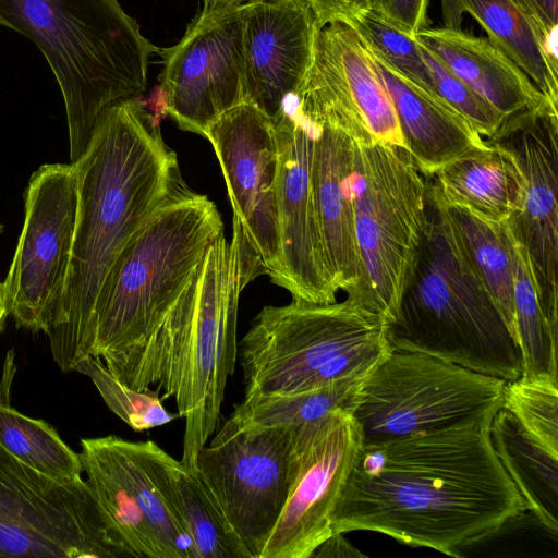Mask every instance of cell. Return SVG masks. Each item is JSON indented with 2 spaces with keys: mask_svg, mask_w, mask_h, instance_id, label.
I'll return each instance as SVG.
<instances>
[{
  "mask_svg": "<svg viewBox=\"0 0 558 558\" xmlns=\"http://www.w3.org/2000/svg\"><path fill=\"white\" fill-rule=\"evenodd\" d=\"M525 511L489 427L466 426L362 445L331 527L460 557Z\"/></svg>",
  "mask_w": 558,
  "mask_h": 558,
  "instance_id": "6da1fadb",
  "label": "cell"
},
{
  "mask_svg": "<svg viewBox=\"0 0 558 558\" xmlns=\"http://www.w3.org/2000/svg\"><path fill=\"white\" fill-rule=\"evenodd\" d=\"M78 205L71 259L46 333L63 372L90 356L92 320L102 282L131 236L163 205L190 189L159 120L138 98L108 108L75 162Z\"/></svg>",
  "mask_w": 558,
  "mask_h": 558,
  "instance_id": "7a4b0ae2",
  "label": "cell"
},
{
  "mask_svg": "<svg viewBox=\"0 0 558 558\" xmlns=\"http://www.w3.org/2000/svg\"><path fill=\"white\" fill-rule=\"evenodd\" d=\"M223 233L216 205L187 191L160 207L112 263L93 313L90 356L138 391L166 372L170 311Z\"/></svg>",
  "mask_w": 558,
  "mask_h": 558,
  "instance_id": "3957f363",
  "label": "cell"
},
{
  "mask_svg": "<svg viewBox=\"0 0 558 558\" xmlns=\"http://www.w3.org/2000/svg\"><path fill=\"white\" fill-rule=\"evenodd\" d=\"M387 337L392 350L506 381L521 376L519 345L430 184L421 243Z\"/></svg>",
  "mask_w": 558,
  "mask_h": 558,
  "instance_id": "277c9868",
  "label": "cell"
},
{
  "mask_svg": "<svg viewBox=\"0 0 558 558\" xmlns=\"http://www.w3.org/2000/svg\"><path fill=\"white\" fill-rule=\"evenodd\" d=\"M0 25L29 38L53 72L71 162L108 108L144 94L150 57L159 51L118 0H0Z\"/></svg>",
  "mask_w": 558,
  "mask_h": 558,
  "instance_id": "5b68a950",
  "label": "cell"
},
{
  "mask_svg": "<svg viewBox=\"0 0 558 558\" xmlns=\"http://www.w3.org/2000/svg\"><path fill=\"white\" fill-rule=\"evenodd\" d=\"M240 349L244 396L364 379L392 352L387 320L348 298L332 303L293 299L287 305L265 306Z\"/></svg>",
  "mask_w": 558,
  "mask_h": 558,
  "instance_id": "8992f818",
  "label": "cell"
},
{
  "mask_svg": "<svg viewBox=\"0 0 558 558\" xmlns=\"http://www.w3.org/2000/svg\"><path fill=\"white\" fill-rule=\"evenodd\" d=\"M252 280L238 240L229 244L222 233L173 306L167 368L156 390L174 398L185 421L180 462L186 468H196L217 427L238 356L239 299Z\"/></svg>",
  "mask_w": 558,
  "mask_h": 558,
  "instance_id": "52a82bcc",
  "label": "cell"
},
{
  "mask_svg": "<svg viewBox=\"0 0 558 558\" xmlns=\"http://www.w3.org/2000/svg\"><path fill=\"white\" fill-rule=\"evenodd\" d=\"M429 178L403 147L354 140L353 203L366 308L395 320L421 243Z\"/></svg>",
  "mask_w": 558,
  "mask_h": 558,
  "instance_id": "ba28073f",
  "label": "cell"
},
{
  "mask_svg": "<svg viewBox=\"0 0 558 558\" xmlns=\"http://www.w3.org/2000/svg\"><path fill=\"white\" fill-rule=\"evenodd\" d=\"M506 380L421 352L392 350L363 381L351 410L362 445L448 428L489 427Z\"/></svg>",
  "mask_w": 558,
  "mask_h": 558,
  "instance_id": "9c48e42d",
  "label": "cell"
},
{
  "mask_svg": "<svg viewBox=\"0 0 558 558\" xmlns=\"http://www.w3.org/2000/svg\"><path fill=\"white\" fill-rule=\"evenodd\" d=\"M0 557L118 558L85 480L59 483L0 444Z\"/></svg>",
  "mask_w": 558,
  "mask_h": 558,
  "instance_id": "30bf717a",
  "label": "cell"
},
{
  "mask_svg": "<svg viewBox=\"0 0 558 558\" xmlns=\"http://www.w3.org/2000/svg\"><path fill=\"white\" fill-rule=\"evenodd\" d=\"M78 205L74 162L33 172L21 235L3 282L9 316L17 327L47 333L69 270Z\"/></svg>",
  "mask_w": 558,
  "mask_h": 558,
  "instance_id": "8fae6325",
  "label": "cell"
},
{
  "mask_svg": "<svg viewBox=\"0 0 558 558\" xmlns=\"http://www.w3.org/2000/svg\"><path fill=\"white\" fill-rule=\"evenodd\" d=\"M292 426L220 428L196 469L251 558H260L287 501L295 470Z\"/></svg>",
  "mask_w": 558,
  "mask_h": 558,
  "instance_id": "7c38bea8",
  "label": "cell"
},
{
  "mask_svg": "<svg viewBox=\"0 0 558 558\" xmlns=\"http://www.w3.org/2000/svg\"><path fill=\"white\" fill-rule=\"evenodd\" d=\"M296 470L260 558H310L332 534L331 518L362 447L351 411L295 426Z\"/></svg>",
  "mask_w": 558,
  "mask_h": 558,
  "instance_id": "4fadbf2b",
  "label": "cell"
},
{
  "mask_svg": "<svg viewBox=\"0 0 558 558\" xmlns=\"http://www.w3.org/2000/svg\"><path fill=\"white\" fill-rule=\"evenodd\" d=\"M243 7L199 11L174 46L158 51L165 110L184 131L204 136L244 102Z\"/></svg>",
  "mask_w": 558,
  "mask_h": 558,
  "instance_id": "5bb4252c",
  "label": "cell"
},
{
  "mask_svg": "<svg viewBox=\"0 0 558 558\" xmlns=\"http://www.w3.org/2000/svg\"><path fill=\"white\" fill-rule=\"evenodd\" d=\"M278 145L276 207L281 274L278 286L293 299L332 303L338 289L328 262L312 185L315 125L295 95L272 120Z\"/></svg>",
  "mask_w": 558,
  "mask_h": 558,
  "instance_id": "9a60e30c",
  "label": "cell"
},
{
  "mask_svg": "<svg viewBox=\"0 0 558 558\" xmlns=\"http://www.w3.org/2000/svg\"><path fill=\"white\" fill-rule=\"evenodd\" d=\"M225 177L236 225L264 275L279 283L280 242L276 207L278 145L272 120L250 102L221 113L207 128Z\"/></svg>",
  "mask_w": 558,
  "mask_h": 558,
  "instance_id": "2e32d148",
  "label": "cell"
},
{
  "mask_svg": "<svg viewBox=\"0 0 558 558\" xmlns=\"http://www.w3.org/2000/svg\"><path fill=\"white\" fill-rule=\"evenodd\" d=\"M489 140L509 151L520 169L521 204L506 222L529 255L546 315L558 324V108L508 118Z\"/></svg>",
  "mask_w": 558,
  "mask_h": 558,
  "instance_id": "e0dca14e",
  "label": "cell"
},
{
  "mask_svg": "<svg viewBox=\"0 0 558 558\" xmlns=\"http://www.w3.org/2000/svg\"><path fill=\"white\" fill-rule=\"evenodd\" d=\"M311 120H331L360 135L404 146L391 98L375 62L353 28L344 23L318 32L313 63L294 93Z\"/></svg>",
  "mask_w": 558,
  "mask_h": 558,
  "instance_id": "ac0fdd59",
  "label": "cell"
},
{
  "mask_svg": "<svg viewBox=\"0 0 558 558\" xmlns=\"http://www.w3.org/2000/svg\"><path fill=\"white\" fill-rule=\"evenodd\" d=\"M319 29L306 0L244 4V101L274 120L287 96L305 80Z\"/></svg>",
  "mask_w": 558,
  "mask_h": 558,
  "instance_id": "d6986e66",
  "label": "cell"
},
{
  "mask_svg": "<svg viewBox=\"0 0 558 558\" xmlns=\"http://www.w3.org/2000/svg\"><path fill=\"white\" fill-rule=\"evenodd\" d=\"M311 122L315 125L312 185L333 281L338 291L366 308L365 272L354 225L355 136L331 120Z\"/></svg>",
  "mask_w": 558,
  "mask_h": 558,
  "instance_id": "ffe728a7",
  "label": "cell"
},
{
  "mask_svg": "<svg viewBox=\"0 0 558 558\" xmlns=\"http://www.w3.org/2000/svg\"><path fill=\"white\" fill-rule=\"evenodd\" d=\"M373 59L391 98L405 149L423 174L432 177L445 165L489 147L469 121L437 94Z\"/></svg>",
  "mask_w": 558,
  "mask_h": 558,
  "instance_id": "44dd1931",
  "label": "cell"
},
{
  "mask_svg": "<svg viewBox=\"0 0 558 558\" xmlns=\"http://www.w3.org/2000/svg\"><path fill=\"white\" fill-rule=\"evenodd\" d=\"M414 37L506 119L530 109L558 108L488 38L448 27H427Z\"/></svg>",
  "mask_w": 558,
  "mask_h": 558,
  "instance_id": "7402d4cb",
  "label": "cell"
},
{
  "mask_svg": "<svg viewBox=\"0 0 558 558\" xmlns=\"http://www.w3.org/2000/svg\"><path fill=\"white\" fill-rule=\"evenodd\" d=\"M163 558H196L172 480L175 459L153 440L105 436Z\"/></svg>",
  "mask_w": 558,
  "mask_h": 558,
  "instance_id": "603a6c76",
  "label": "cell"
},
{
  "mask_svg": "<svg viewBox=\"0 0 558 558\" xmlns=\"http://www.w3.org/2000/svg\"><path fill=\"white\" fill-rule=\"evenodd\" d=\"M437 170L430 187L447 207H459L490 223L508 221L519 209L523 179L509 151L494 141Z\"/></svg>",
  "mask_w": 558,
  "mask_h": 558,
  "instance_id": "cb8c5ba5",
  "label": "cell"
},
{
  "mask_svg": "<svg viewBox=\"0 0 558 558\" xmlns=\"http://www.w3.org/2000/svg\"><path fill=\"white\" fill-rule=\"evenodd\" d=\"M444 27L460 28L464 14L474 17L488 39L507 54L558 107V61L554 60L511 0H440Z\"/></svg>",
  "mask_w": 558,
  "mask_h": 558,
  "instance_id": "d4e9b609",
  "label": "cell"
},
{
  "mask_svg": "<svg viewBox=\"0 0 558 558\" xmlns=\"http://www.w3.org/2000/svg\"><path fill=\"white\" fill-rule=\"evenodd\" d=\"M496 456L536 520L558 532V454L537 444L513 414L500 408L489 425Z\"/></svg>",
  "mask_w": 558,
  "mask_h": 558,
  "instance_id": "484cf974",
  "label": "cell"
},
{
  "mask_svg": "<svg viewBox=\"0 0 558 558\" xmlns=\"http://www.w3.org/2000/svg\"><path fill=\"white\" fill-rule=\"evenodd\" d=\"M464 248L517 341L513 305L514 238L507 225L490 223L459 207H447Z\"/></svg>",
  "mask_w": 558,
  "mask_h": 558,
  "instance_id": "4316f807",
  "label": "cell"
},
{
  "mask_svg": "<svg viewBox=\"0 0 558 558\" xmlns=\"http://www.w3.org/2000/svg\"><path fill=\"white\" fill-rule=\"evenodd\" d=\"M364 380L349 379L307 391L244 396L221 428L295 427L335 410L351 411Z\"/></svg>",
  "mask_w": 558,
  "mask_h": 558,
  "instance_id": "83f0119b",
  "label": "cell"
},
{
  "mask_svg": "<svg viewBox=\"0 0 558 558\" xmlns=\"http://www.w3.org/2000/svg\"><path fill=\"white\" fill-rule=\"evenodd\" d=\"M513 305L521 376H547L558 380V324L546 315L529 255L515 239Z\"/></svg>",
  "mask_w": 558,
  "mask_h": 558,
  "instance_id": "f1b7e54d",
  "label": "cell"
},
{
  "mask_svg": "<svg viewBox=\"0 0 558 558\" xmlns=\"http://www.w3.org/2000/svg\"><path fill=\"white\" fill-rule=\"evenodd\" d=\"M0 444L21 462L59 483L83 481L80 453L44 420L32 418L0 396Z\"/></svg>",
  "mask_w": 558,
  "mask_h": 558,
  "instance_id": "f546056e",
  "label": "cell"
},
{
  "mask_svg": "<svg viewBox=\"0 0 558 558\" xmlns=\"http://www.w3.org/2000/svg\"><path fill=\"white\" fill-rule=\"evenodd\" d=\"M171 473L196 558H251L197 469L175 460Z\"/></svg>",
  "mask_w": 558,
  "mask_h": 558,
  "instance_id": "4dcf8cb0",
  "label": "cell"
},
{
  "mask_svg": "<svg viewBox=\"0 0 558 558\" xmlns=\"http://www.w3.org/2000/svg\"><path fill=\"white\" fill-rule=\"evenodd\" d=\"M348 25L375 59L416 85L435 93L428 66L414 36L403 32L376 9L359 14Z\"/></svg>",
  "mask_w": 558,
  "mask_h": 558,
  "instance_id": "1f68e13d",
  "label": "cell"
},
{
  "mask_svg": "<svg viewBox=\"0 0 558 558\" xmlns=\"http://www.w3.org/2000/svg\"><path fill=\"white\" fill-rule=\"evenodd\" d=\"M502 408L542 447L558 454V380L520 376L506 381Z\"/></svg>",
  "mask_w": 558,
  "mask_h": 558,
  "instance_id": "d6a6232c",
  "label": "cell"
},
{
  "mask_svg": "<svg viewBox=\"0 0 558 558\" xmlns=\"http://www.w3.org/2000/svg\"><path fill=\"white\" fill-rule=\"evenodd\" d=\"M75 371L92 379L110 411L135 432L162 426L175 417L163 407L158 390L138 391L125 386L100 359L88 356L78 362Z\"/></svg>",
  "mask_w": 558,
  "mask_h": 558,
  "instance_id": "836d02e7",
  "label": "cell"
},
{
  "mask_svg": "<svg viewBox=\"0 0 558 558\" xmlns=\"http://www.w3.org/2000/svg\"><path fill=\"white\" fill-rule=\"evenodd\" d=\"M418 44L433 78L435 93L465 118L482 137H494L506 118L457 77L432 51L420 41Z\"/></svg>",
  "mask_w": 558,
  "mask_h": 558,
  "instance_id": "e575fe53",
  "label": "cell"
},
{
  "mask_svg": "<svg viewBox=\"0 0 558 558\" xmlns=\"http://www.w3.org/2000/svg\"><path fill=\"white\" fill-rule=\"evenodd\" d=\"M537 32L548 54L558 61V0H511Z\"/></svg>",
  "mask_w": 558,
  "mask_h": 558,
  "instance_id": "d590c367",
  "label": "cell"
},
{
  "mask_svg": "<svg viewBox=\"0 0 558 558\" xmlns=\"http://www.w3.org/2000/svg\"><path fill=\"white\" fill-rule=\"evenodd\" d=\"M428 0H377L376 10L403 32L414 36L428 27Z\"/></svg>",
  "mask_w": 558,
  "mask_h": 558,
  "instance_id": "8d00e7d4",
  "label": "cell"
},
{
  "mask_svg": "<svg viewBox=\"0 0 558 558\" xmlns=\"http://www.w3.org/2000/svg\"><path fill=\"white\" fill-rule=\"evenodd\" d=\"M319 28L333 23L348 24L359 14L376 9L377 0H306Z\"/></svg>",
  "mask_w": 558,
  "mask_h": 558,
  "instance_id": "74e56055",
  "label": "cell"
},
{
  "mask_svg": "<svg viewBox=\"0 0 558 558\" xmlns=\"http://www.w3.org/2000/svg\"><path fill=\"white\" fill-rule=\"evenodd\" d=\"M312 557H365L349 543L343 533H332L312 554Z\"/></svg>",
  "mask_w": 558,
  "mask_h": 558,
  "instance_id": "f35d334b",
  "label": "cell"
},
{
  "mask_svg": "<svg viewBox=\"0 0 558 558\" xmlns=\"http://www.w3.org/2000/svg\"><path fill=\"white\" fill-rule=\"evenodd\" d=\"M204 5L201 11L215 12L220 10H228L244 5L253 0H203Z\"/></svg>",
  "mask_w": 558,
  "mask_h": 558,
  "instance_id": "ab89813d",
  "label": "cell"
},
{
  "mask_svg": "<svg viewBox=\"0 0 558 558\" xmlns=\"http://www.w3.org/2000/svg\"><path fill=\"white\" fill-rule=\"evenodd\" d=\"M8 316L9 314L4 302L3 282L0 281V332H2L4 328V323Z\"/></svg>",
  "mask_w": 558,
  "mask_h": 558,
  "instance_id": "60d3db41",
  "label": "cell"
}]
</instances>
